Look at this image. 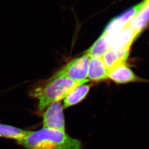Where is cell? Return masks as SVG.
<instances>
[{"instance_id":"cell-10","label":"cell","mask_w":149,"mask_h":149,"mask_svg":"<svg viewBox=\"0 0 149 149\" xmlns=\"http://www.w3.org/2000/svg\"><path fill=\"white\" fill-rule=\"evenodd\" d=\"M85 84H81L75 87L64 98L63 106L64 108L77 104L85 98L90 90V85Z\"/></svg>"},{"instance_id":"cell-4","label":"cell","mask_w":149,"mask_h":149,"mask_svg":"<svg viewBox=\"0 0 149 149\" xmlns=\"http://www.w3.org/2000/svg\"><path fill=\"white\" fill-rule=\"evenodd\" d=\"M63 106L60 102L52 103L43 113V128L65 132Z\"/></svg>"},{"instance_id":"cell-6","label":"cell","mask_w":149,"mask_h":149,"mask_svg":"<svg viewBox=\"0 0 149 149\" xmlns=\"http://www.w3.org/2000/svg\"><path fill=\"white\" fill-rule=\"evenodd\" d=\"M108 78L117 84H125L140 80L125 63L118 65L110 70Z\"/></svg>"},{"instance_id":"cell-12","label":"cell","mask_w":149,"mask_h":149,"mask_svg":"<svg viewBox=\"0 0 149 149\" xmlns=\"http://www.w3.org/2000/svg\"><path fill=\"white\" fill-rule=\"evenodd\" d=\"M146 1H148V2H149V0H146Z\"/></svg>"},{"instance_id":"cell-8","label":"cell","mask_w":149,"mask_h":149,"mask_svg":"<svg viewBox=\"0 0 149 149\" xmlns=\"http://www.w3.org/2000/svg\"><path fill=\"white\" fill-rule=\"evenodd\" d=\"M144 6L128 26L138 36L149 23V2L144 0Z\"/></svg>"},{"instance_id":"cell-1","label":"cell","mask_w":149,"mask_h":149,"mask_svg":"<svg viewBox=\"0 0 149 149\" xmlns=\"http://www.w3.org/2000/svg\"><path fill=\"white\" fill-rule=\"evenodd\" d=\"M17 143L26 149H83L79 140L71 138L65 132L48 128L29 131Z\"/></svg>"},{"instance_id":"cell-5","label":"cell","mask_w":149,"mask_h":149,"mask_svg":"<svg viewBox=\"0 0 149 149\" xmlns=\"http://www.w3.org/2000/svg\"><path fill=\"white\" fill-rule=\"evenodd\" d=\"M130 47L111 48L102 58L109 71L120 64L125 63Z\"/></svg>"},{"instance_id":"cell-9","label":"cell","mask_w":149,"mask_h":149,"mask_svg":"<svg viewBox=\"0 0 149 149\" xmlns=\"http://www.w3.org/2000/svg\"><path fill=\"white\" fill-rule=\"evenodd\" d=\"M111 38L109 35L103 34L87 50L86 54L90 58H101L111 49Z\"/></svg>"},{"instance_id":"cell-3","label":"cell","mask_w":149,"mask_h":149,"mask_svg":"<svg viewBox=\"0 0 149 149\" xmlns=\"http://www.w3.org/2000/svg\"><path fill=\"white\" fill-rule=\"evenodd\" d=\"M90 58L86 54L73 59L56 73L71 80L81 81L88 80V70Z\"/></svg>"},{"instance_id":"cell-2","label":"cell","mask_w":149,"mask_h":149,"mask_svg":"<svg viewBox=\"0 0 149 149\" xmlns=\"http://www.w3.org/2000/svg\"><path fill=\"white\" fill-rule=\"evenodd\" d=\"M88 81V80L76 81L55 74L47 82L32 90L30 96L39 99L38 110L43 112L52 103L64 99L75 87Z\"/></svg>"},{"instance_id":"cell-11","label":"cell","mask_w":149,"mask_h":149,"mask_svg":"<svg viewBox=\"0 0 149 149\" xmlns=\"http://www.w3.org/2000/svg\"><path fill=\"white\" fill-rule=\"evenodd\" d=\"M29 131L11 125L0 124V137L16 140L17 142L24 138Z\"/></svg>"},{"instance_id":"cell-7","label":"cell","mask_w":149,"mask_h":149,"mask_svg":"<svg viewBox=\"0 0 149 149\" xmlns=\"http://www.w3.org/2000/svg\"><path fill=\"white\" fill-rule=\"evenodd\" d=\"M109 70L103 58H91L88 65L87 77L92 81H99L108 77Z\"/></svg>"}]
</instances>
